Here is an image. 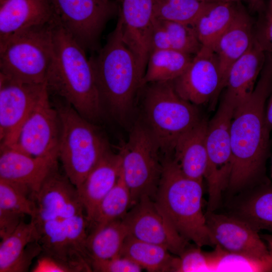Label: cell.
Masks as SVG:
<instances>
[{
    "instance_id": "obj_1",
    "label": "cell",
    "mask_w": 272,
    "mask_h": 272,
    "mask_svg": "<svg viewBox=\"0 0 272 272\" xmlns=\"http://www.w3.org/2000/svg\"><path fill=\"white\" fill-rule=\"evenodd\" d=\"M272 91V56L265 61L254 89L234 111L230 126L232 169L228 188L237 191L263 175L270 132L265 119V103Z\"/></svg>"
},
{
    "instance_id": "obj_2",
    "label": "cell",
    "mask_w": 272,
    "mask_h": 272,
    "mask_svg": "<svg viewBox=\"0 0 272 272\" xmlns=\"http://www.w3.org/2000/svg\"><path fill=\"white\" fill-rule=\"evenodd\" d=\"M52 37L53 56L46 77L48 92L95 123L102 115L103 105L90 60L85 50L56 19Z\"/></svg>"
},
{
    "instance_id": "obj_3",
    "label": "cell",
    "mask_w": 272,
    "mask_h": 272,
    "mask_svg": "<svg viewBox=\"0 0 272 272\" xmlns=\"http://www.w3.org/2000/svg\"><path fill=\"white\" fill-rule=\"evenodd\" d=\"M202 185L186 176L172 157L167 156L154 199L184 239L201 247L215 246L202 210Z\"/></svg>"
},
{
    "instance_id": "obj_4",
    "label": "cell",
    "mask_w": 272,
    "mask_h": 272,
    "mask_svg": "<svg viewBox=\"0 0 272 272\" xmlns=\"http://www.w3.org/2000/svg\"><path fill=\"white\" fill-rule=\"evenodd\" d=\"M90 60L103 107L123 117L132 107L144 76L123 39L119 19L103 47Z\"/></svg>"
},
{
    "instance_id": "obj_5",
    "label": "cell",
    "mask_w": 272,
    "mask_h": 272,
    "mask_svg": "<svg viewBox=\"0 0 272 272\" xmlns=\"http://www.w3.org/2000/svg\"><path fill=\"white\" fill-rule=\"evenodd\" d=\"M53 105L61 122L58 159L65 174L78 187L111 150L94 123L84 118L58 97Z\"/></svg>"
},
{
    "instance_id": "obj_6",
    "label": "cell",
    "mask_w": 272,
    "mask_h": 272,
    "mask_svg": "<svg viewBox=\"0 0 272 272\" xmlns=\"http://www.w3.org/2000/svg\"><path fill=\"white\" fill-rule=\"evenodd\" d=\"M148 85L144 101V125L168 156L178 140L202 118L196 105L176 93L172 81Z\"/></svg>"
},
{
    "instance_id": "obj_7",
    "label": "cell",
    "mask_w": 272,
    "mask_h": 272,
    "mask_svg": "<svg viewBox=\"0 0 272 272\" xmlns=\"http://www.w3.org/2000/svg\"><path fill=\"white\" fill-rule=\"evenodd\" d=\"M54 20L16 33L0 43V75L29 84L46 83L53 56Z\"/></svg>"
},
{
    "instance_id": "obj_8",
    "label": "cell",
    "mask_w": 272,
    "mask_h": 272,
    "mask_svg": "<svg viewBox=\"0 0 272 272\" xmlns=\"http://www.w3.org/2000/svg\"><path fill=\"white\" fill-rule=\"evenodd\" d=\"M118 149L122 159L120 173L130 192L131 207L144 196L154 199L163 162L159 157L161 149L149 130L144 124L137 123Z\"/></svg>"
},
{
    "instance_id": "obj_9",
    "label": "cell",
    "mask_w": 272,
    "mask_h": 272,
    "mask_svg": "<svg viewBox=\"0 0 272 272\" xmlns=\"http://www.w3.org/2000/svg\"><path fill=\"white\" fill-rule=\"evenodd\" d=\"M236 107L223 95L217 112L208 122V163L204 177L208 186L207 211L214 212L217 208L222 192L229 185L232 169L230 126Z\"/></svg>"
},
{
    "instance_id": "obj_10",
    "label": "cell",
    "mask_w": 272,
    "mask_h": 272,
    "mask_svg": "<svg viewBox=\"0 0 272 272\" xmlns=\"http://www.w3.org/2000/svg\"><path fill=\"white\" fill-rule=\"evenodd\" d=\"M89 225L85 214L35 225L42 251L67 263L76 272L92 271L85 249Z\"/></svg>"
},
{
    "instance_id": "obj_11",
    "label": "cell",
    "mask_w": 272,
    "mask_h": 272,
    "mask_svg": "<svg viewBox=\"0 0 272 272\" xmlns=\"http://www.w3.org/2000/svg\"><path fill=\"white\" fill-rule=\"evenodd\" d=\"M57 22L86 50L96 47L115 7L109 0H49Z\"/></svg>"
},
{
    "instance_id": "obj_12",
    "label": "cell",
    "mask_w": 272,
    "mask_h": 272,
    "mask_svg": "<svg viewBox=\"0 0 272 272\" xmlns=\"http://www.w3.org/2000/svg\"><path fill=\"white\" fill-rule=\"evenodd\" d=\"M49 95L47 88L23 123L15 143L9 147L32 156L58 158L61 122Z\"/></svg>"
},
{
    "instance_id": "obj_13",
    "label": "cell",
    "mask_w": 272,
    "mask_h": 272,
    "mask_svg": "<svg viewBox=\"0 0 272 272\" xmlns=\"http://www.w3.org/2000/svg\"><path fill=\"white\" fill-rule=\"evenodd\" d=\"M47 88L0 75L1 147L12 146L23 123Z\"/></svg>"
},
{
    "instance_id": "obj_14",
    "label": "cell",
    "mask_w": 272,
    "mask_h": 272,
    "mask_svg": "<svg viewBox=\"0 0 272 272\" xmlns=\"http://www.w3.org/2000/svg\"><path fill=\"white\" fill-rule=\"evenodd\" d=\"M172 83L183 99L196 106L209 103L214 110L222 89L219 62L213 49L201 46L185 71Z\"/></svg>"
},
{
    "instance_id": "obj_15",
    "label": "cell",
    "mask_w": 272,
    "mask_h": 272,
    "mask_svg": "<svg viewBox=\"0 0 272 272\" xmlns=\"http://www.w3.org/2000/svg\"><path fill=\"white\" fill-rule=\"evenodd\" d=\"M129 235L159 245L179 255L189 246L159 209L153 198L142 197L122 219Z\"/></svg>"
},
{
    "instance_id": "obj_16",
    "label": "cell",
    "mask_w": 272,
    "mask_h": 272,
    "mask_svg": "<svg viewBox=\"0 0 272 272\" xmlns=\"http://www.w3.org/2000/svg\"><path fill=\"white\" fill-rule=\"evenodd\" d=\"M32 199L35 210L31 221L35 225L85 214L77 187L58 167L47 177Z\"/></svg>"
},
{
    "instance_id": "obj_17",
    "label": "cell",
    "mask_w": 272,
    "mask_h": 272,
    "mask_svg": "<svg viewBox=\"0 0 272 272\" xmlns=\"http://www.w3.org/2000/svg\"><path fill=\"white\" fill-rule=\"evenodd\" d=\"M205 216L215 246L230 252L270 258L269 249L258 232L244 221L213 211H207Z\"/></svg>"
},
{
    "instance_id": "obj_18",
    "label": "cell",
    "mask_w": 272,
    "mask_h": 272,
    "mask_svg": "<svg viewBox=\"0 0 272 272\" xmlns=\"http://www.w3.org/2000/svg\"><path fill=\"white\" fill-rule=\"evenodd\" d=\"M155 0H122L118 19L123 39L144 76L151 52Z\"/></svg>"
},
{
    "instance_id": "obj_19",
    "label": "cell",
    "mask_w": 272,
    "mask_h": 272,
    "mask_svg": "<svg viewBox=\"0 0 272 272\" xmlns=\"http://www.w3.org/2000/svg\"><path fill=\"white\" fill-rule=\"evenodd\" d=\"M58 159L54 156H32L12 147H1L0 179L24 185L33 195L58 167Z\"/></svg>"
},
{
    "instance_id": "obj_20",
    "label": "cell",
    "mask_w": 272,
    "mask_h": 272,
    "mask_svg": "<svg viewBox=\"0 0 272 272\" xmlns=\"http://www.w3.org/2000/svg\"><path fill=\"white\" fill-rule=\"evenodd\" d=\"M54 18L49 0H0V43L22 31L49 24Z\"/></svg>"
},
{
    "instance_id": "obj_21",
    "label": "cell",
    "mask_w": 272,
    "mask_h": 272,
    "mask_svg": "<svg viewBox=\"0 0 272 272\" xmlns=\"http://www.w3.org/2000/svg\"><path fill=\"white\" fill-rule=\"evenodd\" d=\"M254 34L249 15L241 7L233 21L214 45L224 89L227 75L231 66L243 56L253 43Z\"/></svg>"
},
{
    "instance_id": "obj_22",
    "label": "cell",
    "mask_w": 272,
    "mask_h": 272,
    "mask_svg": "<svg viewBox=\"0 0 272 272\" xmlns=\"http://www.w3.org/2000/svg\"><path fill=\"white\" fill-rule=\"evenodd\" d=\"M121 163L119 154L110 150L77 187L89 223L100 201L117 182Z\"/></svg>"
},
{
    "instance_id": "obj_23",
    "label": "cell",
    "mask_w": 272,
    "mask_h": 272,
    "mask_svg": "<svg viewBox=\"0 0 272 272\" xmlns=\"http://www.w3.org/2000/svg\"><path fill=\"white\" fill-rule=\"evenodd\" d=\"M265 59V53L254 38L249 50L230 67L223 95L230 99L236 107L253 92Z\"/></svg>"
},
{
    "instance_id": "obj_24",
    "label": "cell",
    "mask_w": 272,
    "mask_h": 272,
    "mask_svg": "<svg viewBox=\"0 0 272 272\" xmlns=\"http://www.w3.org/2000/svg\"><path fill=\"white\" fill-rule=\"evenodd\" d=\"M208 122L203 117L183 134L176 142L172 154L174 160L186 176L201 182L208 163L206 141Z\"/></svg>"
},
{
    "instance_id": "obj_25",
    "label": "cell",
    "mask_w": 272,
    "mask_h": 272,
    "mask_svg": "<svg viewBox=\"0 0 272 272\" xmlns=\"http://www.w3.org/2000/svg\"><path fill=\"white\" fill-rule=\"evenodd\" d=\"M128 235V229L122 219L92 229L85 243L90 262L93 260H105L120 255Z\"/></svg>"
},
{
    "instance_id": "obj_26",
    "label": "cell",
    "mask_w": 272,
    "mask_h": 272,
    "mask_svg": "<svg viewBox=\"0 0 272 272\" xmlns=\"http://www.w3.org/2000/svg\"><path fill=\"white\" fill-rule=\"evenodd\" d=\"M235 3L213 2L198 18L193 26L202 46L213 49L238 11L239 7Z\"/></svg>"
},
{
    "instance_id": "obj_27",
    "label": "cell",
    "mask_w": 272,
    "mask_h": 272,
    "mask_svg": "<svg viewBox=\"0 0 272 272\" xmlns=\"http://www.w3.org/2000/svg\"><path fill=\"white\" fill-rule=\"evenodd\" d=\"M120 255L132 260L150 272L172 271L175 256L166 248L136 239L126 238Z\"/></svg>"
},
{
    "instance_id": "obj_28",
    "label": "cell",
    "mask_w": 272,
    "mask_h": 272,
    "mask_svg": "<svg viewBox=\"0 0 272 272\" xmlns=\"http://www.w3.org/2000/svg\"><path fill=\"white\" fill-rule=\"evenodd\" d=\"M191 55L168 49L151 52L142 81V86L161 82L173 81L189 65Z\"/></svg>"
},
{
    "instance_id": "obj_29",
    "label": "cell",
    "mask_w": 272,
    "mask_h": 272,
    "mask_svg": "<svg viewBox=\"0 0 272 272\" xmlns=\"http://www.w3.org/2000/svg\"><path fill=\"white\" fill-rule=\"evenodd\" d=\"M210 271H272L270 257L261 258L226 251L219 245L207 252Z\"/></svg>"
},
{
    "instance_id": "obj_30",
    "label": "cell",
    "mask_w": 272,
    "mask_h": 272,
    "mask_svg": "<svg viewBox=\"0 0 272 272\" xmlns=\"http://www.w3.org/2000/svg\"><path fill=\"white\" fill-rule=\"evenodd\" d=\"M131 207V197L121 173L111 190L100 201L89 222V228L122 219Z\"/></svg>"
},
{
    "instance_id": "obj_31",
    "label": "cell",
    "mask_w": 272,
    "mask_h": 272,
    "mask_svg": "<svg viewBox=\"0 0 272 272\" xmlns=\"http://www.w3.org/2000/svg\"><path fill=\"white\" fill-rule=\"evenodd\" d=\"M240 219L255 231H272V184L256 191L240 206Z\"/></svg>"
},
{
    "instance_id": "obj_32",
    "label": "cell",
    "mask_w": 272,
    "mask_h": 272,
    "mask_svg": "<svg viewBox=\"0 0 272 272\" xmlns=\"http://www.w3.org/2000/svg\"><path fill=\"white\" fill-rule=\"evenodd\" d=\"M39 235L34 223L23 220L9 236L0 244V272H11L24 253L27 245L38 241Z\"/></svg>"
},
{
    "instance_id": "obj_33",
    "label": "cell",
    "mask_w": 272,
    "mask_h": 272,
    "mask_svg": "<svg viewBox=\"0 0 272 272\" xmlns=\"http://www.w3.org/2000/svg\"><path fill=\"white\" fill-rule=\"evenodd\" d=\"M212 3L194 0H155L154 16L156 19L193 26Z\"/></svg>"
},
{
    "instance_id": "obj_34",
    "label": "cell",
    "mask_w": 272,
    "mask_h": 272,
    "mask_svg": "<svg viewBox=\"0 0 272 272\" xmlns=\"http://www.w3.org/2000/svg\"><path fill=\"white\" fill-rule=\"evenodd\" d=\"M32 193L26 186L0 179V209L32 218L34 214Z\"/></svg>"
},
{
    "instance_id": "obj_35",
    "label": "cell",
    "mask_w": 272,
    "mask_h": 272,
    "mask_svg": "<svg viewBox=\"0 0 272 272\" xmlns=\"http://www.w3.org/2000/svg\"><path fill=\"white\" fill-rule=\"evenodd\" d=\"M169 36L171 48L191 55L201 47L192 25L161 20Z\"/></svg>"
},
{
    "instance_id": "obj_36",
    "label": "cell",
    "mask_w": 272,
    "mask_h": 272,
    "mask_svg": "<svg viewBox=\"0 0 272 272\" xmlns=\"http://www.w3.org/2000/svg\"><path fill=\"white\" fill-rule=\"evenodd\" d=\"M172 271H210L207 252L202 251L198 246H188L175 257Z\"/></svg>"
},
{
    "instance_id": "obj_37",
    "label": "cell",
    "mask_w": 272,
    "mask_h": 272,
    "mask_svg": "<svg viewBox=\"0 0 272 272\" xmlns=\"http://www.w3.org/2000/svg\"><path fill=\"white\" fill-rule=\"evenodd\" d=\"M92 271L140 272L143 268L129 258L118 255L105 260L91 261Z\"/></svg>"
},
{
    "instance_id": "obj_38",
    "label": "cell",
    "mask_w": 272,
    "mask_h": 272,
    "mask_svg": "<svg viewBox=\"0 0 272 272\" xmlns=\"http://www.w3.org/2000/svg\"><path fill=\"white\" fill-rule=\"evenodd\" d=\"M32 271L33 272H76L70 265L63 261L41 252Z\"/></svg>"
},
{
    "instance_id": "obj_39",
    "label": "cell",
    "mask_w": 272,
    "mask_h": 272,
    "mask_svg": "<svg viewBox=\"0 0 272 272\" xmlns=\"http://www.w3.org/2000/svg\"><path fill=\"white\" fill-rule=\"evenodd\" d=\"M254 39L265 53L272 56V12L261 21Z\"/></svg>"
},
{
    "instance_id": "obj_40",
    "label": "cell",
    "mask_w": 272,
    "mask_h": 272,
    "mask_svg": "<svg viewBox=\"0 0 272 272\" xmlns=\"http://www.w3.org/2000/svg\"><path fill=\"white\" fill-rule=\"evenodd\" d=\"M25 215L9 210L0 209V237L3 239L18 227Z\"/></svg>"
},
{
    "instance_id": "obj_41",
    "label": "cell",
    "mask_w": 272,
    "mask_h": 272,
    "mask_svg": "<svg viewBox=\"0 0 272 272\" xmlns=\"http://www.w3.org/2000/svg\"><path fill=\"white\" fill-rule=\"evenodd\" d=\"M150 47L151 52L156 50L172 49L167 30L161 20L155 18L153 23Z\"/></svg>"
},
{
    "instance_id": "obj_42",
    "label": "cell",
    "mask_w": 272,
    "mask_h": 272,
    "mask_svg": "<svg viewBox=\"0 0 272 272\" xmlns=\"http://www.w3.org/2000/svg\"><path fill=\"white\" fill-rule=\"evenodd\" d=\"M42 250L41 246L38 241L29 243L22 255L12 268L11 272L28 271L33 260L37 257Z\"/></svg>"
},
{
    "instance_id": "obj_43",
    "label": "cell",
    "mask_w": 272,
    "mask_h": 272,
    "mask_svg": "<svg viewBox=\"0 0 272 272\" xmlns=\"http://www.w3.org/2000/svg\"><path fill=\"white\" fill-rule=\"evenodd\" d=\"M269 96L268 104L265 108V119L267 129L270 132L272 130V91Z\"/></svg>"
},
{
    "instance_id": "obj_44",
    "label": "cell",
    "mask_w": 272,
    "mask_h": 272,
    "mask_svg": "<svg viewBox=\"0 0 272 272\" xmlns=\"http://www.w3.org/2000/svg\"><path fill=\"white\" fill-rule=\"evenodd\" d=\"M260 236L263 240L266 242L269 251L270 256L272 258V235L264 234Z\"/></svg>"
},
{
    "instance_id": "obj_45",
    "label": "cell",
    "mask_w": 272,
    "mask_h": 272,
    "mask_svg": "<svg viewBox=\"0 0 272 272\" xmlns=\"http://www.w3.org/2000/svg\"><path fill=\"white\" fill-rule=\"evenodd\" d=\"M253 7L257 6L262 0H248Z\"/></svg>"
},
{
    "instance_id": "obj_46",
    "label": "cell",
    "mask_w": 272,
    "mask_h": 272,
    "mask_svg": "<svg viewBox=\"0 0 272 272\" xmlns=\"http://www.w3.org/2000/svg\"><path fill=\"white\" fill-rule=\"evenodd\" d=\"M224 2H230V3H237L241 0H221Z\"/></svg>"
},
{
    "instance_id": "obj_47",
    "label": "cell",
    "mask_w": 272,
    "mask_h": 272,
    "mask_svg": "<svg viewBox=\"0 0 272 272\" xmlns=\"http://www.w3.org/2000/svg\"><path fill=\"white\" fill-rule=\"evenodd\" d=\"M194 1L206 2H217L220 0H194Z\"/></svg>"
},
{
    "instance_id": "obj_48",
    "label": "cell",
    "mask_w": 272,
    "mask_h": 272,
    "mask_svg": "<svg viewBox=\"0 0 272 272\" xmlns=\"http://www.w3.org/2000/svg\"><path fill=\"white\" fill-rule=\"evenodd\" d=\"M271 176L272 178V164H271Z\"/></svg>"
},
{
    "instance_id": "obj_49",
    "label": "cell",
    "mask_w": 272,
    "mask_h": 272,
    "mask_svg": "<svg viewBox=\"0 0 272 272\" xmlns=\"http://www.w3.org/2000/svg\"><path fill=\"white\" fill-rule=\"evenodd\" d=\"M270 258H271V263H272V258L270 257Z\"/></svg>"
}]
</instances>
